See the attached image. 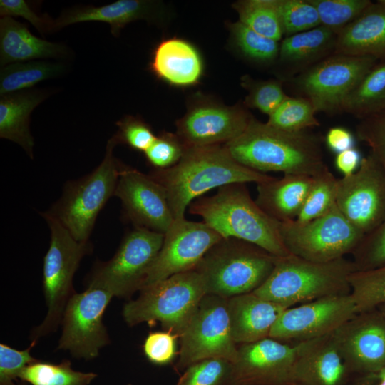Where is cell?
I'll list each match as a JSON object with an SVG mask.
<instances>
[{"instance_id":"obj_1","label":"cell","mask_w":385,"mask_h":385,"mask_svg":"<svg viewBox=\"0 0 385 385\" xmlns=\"http://www.w3.org/2000/svg\"><path fill=\"white\" fill-rule=\"evenodd\" d=\"M224 146L235 161L259 173L315 177L329 169L319 135L282 130L254 118L239 137Z\"/></svg>"},{"instance_id":"obj_2","label":"cell","mask_w":385,"mask_h":385,"mask_svg":"<svg viewBox=\"0 0 385 385\" xmlns=\"http://www.w3.org/2000/svg\"><path fill=\"white\" fill-rule=\"evenodd\" d=\"M148 175L164 189L174 220L184 218L187 207L212 188L273 178L240 165L224 145L187 147L175 165Z\"/></svg>"},{"instance_id":"obj_3","label":"cell","mask_w":385,"mask_h":385,"mask_svg":"<svg viewBox=\"0 0 385 385\" xmlns=\"http://www.w3.org/2000/svg\"><path fill=\"white\" fill-rule=\"evenodd\" d=\"M189 212L201 217L223 238L249 242L277 257L290 255L281 238L280 222L259 207L246 183L225 185L212 196L195 200Z\"/></svg>"},{"instance_id":"obj_4","label":"cell","mask_w":385,"mask_h":385,"mask_svg":"<svg viewBox=\"0 0 385 385\" xmlns=\"http://www.w3.org/2000/svg\"><path fill=\"white\" fill-rule=\"evenodd\" d=\"M355 271L352 260L345 257L328 262H311L292 254L276 257L271 274L252 292L289 308L327 297L350 294L349 279Z\"/></svg>"},{"instance_id":"obj_5","label":"cell","mask_w":385,"mask_h":385,"mask_svg":"<svg viewBox=\"0 0 385 385\" xmlns=\"http://www.w3.org/2000/svg\"><path fill=\"white\" fill-rule=\"evenodd\" d=\"M276 257L249 242L222 238L195 270L202 277L206 294L228 299L260 287L271 274Z\"/></svg>"},{"instance_id":"obj_6","label":"cell","mask_w":385,"mask_h":385,"mask_svg":"<svg viewBox=\"0 0 385 385\" xmlns=\"http://www.w3.org/2000/svg\"><path fill=\"white\" fill-rule=\"evenodd\" d=\"M140 292L135 299L123 306L122 314L127 324L147 322L152 327L159 322L163 330L171 331L179 338L206 294L195 270L172 275Z\"/></svg>"},{"instance_id":"obj_7","label":"cell","mask_w":385,"mask_h":385,"mask_svg":"<svg viewBox=\"0 0 385 385\" xmlns=\"http://www.w3.org/2000/svg\"><path fill=\"white\" fill-rule=\"evenodd\" d=\"M117 144L113 136L101 164L88 175L68 183L62 197L48 211L80 242H88L99 212L114 195L121 165L113 154Z\"/></svg>"},{"instance_id":"obj_8","label":"cell","mask_w":385,"mask_h":385,"mask_svg":"<svg viewBox=\"0 0 385 385\" xmlns=\"http://www.w3.org/2000/svg\"><path fill=\"white\" fill-rule=\"evenodd\" d=\"M51 231V242L43 259V288L48 308L43 322L33 332L32 341L55 331L61 322L70 297L75 293L72 281L88 242L77 241L50 212L43 213Z\"/></svg>"},{"instance_id":"obj_9","label":"cell","mask_w":385,"mask_h":385,"mask_svg":"<svg viewBox=\"0 0 385 385\" xmlns=\"http://www.w3.org/2000/svg\"><path fill=\"white\" fill-rule=\"evenodd\" d=\"M279 232L290 254L314 262H328L351 254L364 236L336 205L306 222H280Z\"/></svg>"},{"instance_id":"obj_10","label":"cell","mask_w":385,"mask_h":385,"mask_svg":"<svg viewBox=\"0 0 385 385\" xmlns=\"http://www.w3.org/2000/svg\"><path fill=\"white\" fill-rule=\"evenodd\" d=\"M163 239V233L135 227L124 237L113 257L96 266L88 287L103 289L118 297H128L140 291Z\"/></svg>"},{"instance_id":"obj_11","label":"cell","mask_w":385,"mask_h":385,"mask_svg":"<svg viewBox=\"0 0 385 385\" xmlns=\"http://www.w3.org/2000/svg\"><path fill=\"white\" fill-rule=\"evenodd\" d=\"M179 339L176 372L208 359L234 361L237 344L231 335L227 299L206 294Z\"/></svg>"},{"instance_id":"obj_12","label":"cell","mask_w":385,"mask_h":385,"mask_svg":"<svg viewBox=\"0 0 385 385\" xmlns=\"http://www.w3.org/2000/svg\"><path fill=\"white\" fill-rule=\"evenodd\" d=\"M369 56L331 55L292 78L294 88L316 113L341 111L348 94L377 63Z\"/></svg>"},{"instance_id":"obj_13","label":"cell","mask_w":385,"mask_h":385,"mask_svg":"<svg viewBox=\"0 0 385 385\" xmlns=\"http://www.w3.org/2000/svg\"><path fill=\"white\" fill-rule=\"evenodd\" d=\"M113 295L101 288L87 287L68 299L62 318L58 349L77 359L90 360L109 343L103 316Z\"/></svg>"},{"instance_id":"obj_14","label":"cell","mask_w":385,"mask_h":385,"mask_svg":"<svg viewBox=\"0 0 385 385\" xmlns=\"http://www.w3.org/2000/svg\"><path fill=\"white\" fill-rule=\"evenodd\" d=\"M336 205L363 235L385 220V170L369 154L358 170L337 180Z\"/></svg>"},{"instance_id":"obj_15","label":"cell","mask_w":385,"mask_h":385,"mask_svg":"<svg viewBox=\"0 0 385 385\" xmlns=\"http://www.w3.org/2000/svg\"><path fill=\"white\" fill-rule=\"evenodd\" d=\"M223 237L202 222L174 220L142 289L172 275L194 270L207 252Z\"/></svg>"},{"instance_id":"obj_16","label":"cell","mask_w":385,"mask_h":385,"mask_svg":"<svg viewBox=\"0 0 385 385\" xmlns=\"http://www.w3.org/2000/svg\"><path fill=\"white\" fill-rule=\"evenodd\" d=\"M356 314L351 294L318 299L286 309L269 337L294 344L332 333Z\"/></svg>"},{"instance_id":"obj_17","label":"cell","mask_w":385,"mask_h":385,"mask_svg":"<svg viewBox=\"0 0 385 385\" xmlns=\"http://www.w3.org/2000/svg\"><path fill=\"white\" fill-rule=\"evenodd\" d=\"M295 345L267 337L237 346L226 385H279L291 381Z\"/></svg>"},{"instance_id":"obj_18","label":"cell","mask_w":385,"mask_h":385,"mask_svg":"<svg viewBox=\"0 0 385 385\" xmlns=\"http://www.w3.org/2000/svg\"><path fill=\"white\" fill-rule=\"evenodd\" d=\"M114 195L135 227L165 234L174 221L163 187L136 169L120 165Z\"/></svg>"},{"instance_id":"obj_19","label":"cell","mask_w":385,"mask_h":385,"mask_svg":"<svg viewBox=\"0 0 385 385\" xmlns=\"http://www.w3.org/2000/svg\"><path fill=\"white\" fill-rule=\"evenodd\" d=\"M334 336L354 374L385 368V317L379 309L356 313L337 328Z\"/></svg>"},{"instance_id":"obj_20","label":"cell","mask_w":385,"mask_h":385,"mask_svg":"<svg viewBox=\"0 0 385 385\" xmlns=\"http://www.w3.org/2000/svg\"><path fill=\"white\" fill-rule=\"evenodd\" d=\"M252 118L240 107L202 105L177 123V135L186 147L225 145L239 137Z\"/></svg>"},{"instance_id":"obj_21","label":"cell","mask_w":385,"mask_h":385,"mask_svg":"<svg viewBox=\"0 0 385 385\" xmlns=\"http://www.w3.org/2000/svg\"><path fill=\"white\" fill-rule=\"evenodd\" d=\"M294 345L290 382L298 385H348L354 375L341 354L334 332Z\"/></svg>"},{"instance_id":"obj_22","label":"cell","mask_w":385,"mask_h":385,"mask_svg":"<svg viewBox=\"0 0 385 385\" xmlns=\"http://www.w3.org/2000/svg\"><path fill=\"white\" fill-rule=\"evenodd\" d=\"M286 309L253 292L228 298L227 309L233 341L242 344L269 337L272 327Z\"/></svg>"},{"instance_id":"obj_23","label":"cell","mask_w":385,"mask_h":385,"mask_svg":"<svg viewBox=\"0 0 385 385\" xmlns=\"http://www.w3.org/2000/svg\"><path fill=\"white\" fill-rule=\"evenodd\" d=\"M334 54L385 60V5L371 3L337 33Z\"/></svg>"},{"instance_id":"obj_24","label":"cell","mask_w":385,"mask_h":385,"mask_svg":"<svg viewBox=\"0 0 385 385\" xmlns=\"http://www.w3.org/2000/svg\"><path fill=\"white\" fill-rule=\"evenodd\" d=\"M71 56L69 48L34 36L23 23L13 17L0 19V66L37 60L65 59Z\"/></svg>"},{"instance_id":"obj_25","label":"cell","mask_w":385,"mask_h":385,"mask_svg":"<svg viewBox=\"0 0 385 385\" xmlns=\"http://www.w3.org/2000/svg\"><path fill=\"white\" fill-rule=\"evenodd\" d=\"M158 10L156 3L144 0H118L101 6H78L65 11L54 19V31L74 24L99 21L108 24L111 34L118 36L130 22L155 19Z\"/></svg>"},{"instance_id":"obj_26","label":"cell","mask_w":385,"mask_h":385,"mask_svg":"<svg viewBox=\"0 0 385 385\" xmlns=\"http://www.w3.org/2000/svg\"><path fill=\"white\" fill-rule=\"evenodd\" d=\"M337 38L334 31L322 25L286 36L279 44L277 58L286 76L293 78L334 54Z\"/></svg>"},{"instance_id":"obj_27","label":"cell","mask_w":385,"mask_h":385,"mask_svg":"<svg viewBox=\"0 0 385 385\" xmlns=\"http://www.w3.org/2000/svg\"><path fill=\"white\" fill-rule=\"evenodd\" d=\"M314 177L284 174L282 178L272 179L257 184L255 200L259 207L279 222L295 220L299 214Z\"/></svg>"},{"instance_id":"obj_28","label":"cell","mask_w":385,"mask_h":385,"mask_svg":"<svg viewBox=\"0 0 385 385\" xmlns=\"http://www.w3.org/2000/svg\"><path fill=\"white\" fill-rule=\"evenodd\" d=\"M49 93L48 90L33 88L0 98V137L19 145L31 158L34 140L29 129L30 115Z\"/></svg>"},{"instance_id":"obj_29","label":"cell","mask_w":385,"mask_h":385,"mask_svg":"<svg viewBox=\"0 0 385 385\" xmlns=\"http://www.w3.org/2000/svg\"><path fill=\"white\" fill-rule=\"evenodd\" d=\"M150 68L157 77L170 84L188 86L199 80L202 63L190 43L173 38L162 41L156 46Z\"/></svg>"},{"instance_id":"obj_30","label":"cell","mask_w":385,"mask_h":385,"mask_svg":"<svg viewBox=\"0 0 385 385\" xmlns=\"http://www.w3.org/2000/svg\"><path fill=\"white\" fill-rule=\"evenodd\" d=\"M66 71L64 63L47 60L6 65L0 69V96L33 88L40 82L59 77Z\"/></svg>"},{"instance_id":"obj_31","label":"cell","mask_w":385,"mask_h":385,"mask_svg":"<svg viewBox=\"0 0 385 385\" xmlns=\"http://www.w3.org/2000/svg\"><path fill=\"white\" fill-rule=\"evenodd\" d=\"M385 108V60L376 63L344 99L341 111L360 120Z\"/></svg>"},{"instance_id":"obj_32","label":"cell","mask_w":385,"mask_h":385,"mask_svg":"<svg viewBox=\"0 0 385 385\" xmlns=\"http://www.w3.org/2000/svg\"><path fill=\"white\" fill-rule=\"evenodd\" d=\"M97 374L73 369L68 360L59 364L40 361L27 365L19 380L31 385H89Z\"/></svg>"},{"instance_id":"obj_33","label":"cell","mask_w":385,"mask_h":385,"mask_svg":"<svg viewBox=\"0 0 385 385\" xmlns=\"http://www.w3.org/2000/svg\"><path fill=\"white\" fill-rule=\"evenodd\" d=\"M240 22L257 33L279 42L284 35L277 0H245L234 4Z\"/></svg>"},{"instance_id":"obj_34","label":"cell","mask_w":385,"mask_h":385,"mask_svg":"<svg viewBox=\"0 0 385 385\" xmlns=\"http://www.w3.org/2000/svg\"><path fill=\"white\" fill-rule=\"evenodd\" d=\"M351 296L356 313L385 305V265L349 276Z\"/></svg>"},{"instance_id":"obj_35","label":"cell","mask_w":385,"mask_h":385,"mask_svg":"<svg viewBox=\"0 0 385 385\" xmlns=\"http://www.w3.org/2000/svg\"><path fill=\"white\" fill-rule=\"evenodd\" d=\"M315 109L311 102L303 97L288 96L270 115L267 123L275 128L299 132L319 126L315 117Z\"/></svg>"},{"instance_id":"obj_36","label":"cell","mask_w":385,"mask_h":385,"mask_svg":"<svg viewBox=\"0 0 385 385\" xmlns=\"http://www.w3.org/2000/svg\"><path fill=\"white\" fill-rule=\"evenodd\" d=\"M337 180L329 169L314 177L313 183L295 221L306 222L328 212L336 205Z\"/></svg>"},{"instance_id":"obj_37","label":"cell","mask_w":385,"mask_h":385,"mask_svg":"<svg viewBox=\"0 0 385 385\" xmlns=\"http://www.w3.org/2000/svg\"><path fill=\"white\" fill-rule=\"evenodd\" d=\"M316 8L321 25L337 34L355 20L372 3L369 0H309Z\"/></svg>"},{"instance_id":"obj_38","label":"cell","mask_w":385,"mask_h":385,"mask_svg":"<svg viewBox=\"0 0 385 385\" xmlns=\"http://www.w3.org/2000/svg\"><path fill=\"white\" fill-rule=\"evenodd\" d=\"M277 6L286 36L321 25L318 12L309 0H277Z\"/></svg>"},{"instance_id":"obj_39","label":"cell","mask_w":385,"mask_h":385,"mask_svg":"<svg viewBox=\"0 0 385 385\" xmlns=\"http://www.w3.org/2000/svg\"><path fill=\"white\" fill-rule=\"evenodd\" d=\"M232 31L237 46L248 58L260 63L277 60L278 41L257 33L240 21L232 25Z\"/></svg>"},{"instance_id":"obj_40","label":"cell","mask_w":385,"mask_h":385,"mask_svg":"<svg viewBox=\"0 0 385 385\" xmlns=\"http://www.w3.org/2000/svg\"><path fill=\"white\" fill-rule=\"evenodd\" d=\"M231 362L222 359H208L187 367L175 385H226Z\"/></svg>"},{"instance_id":"obj_41","label":"cell","mask_w":385,"mask_h":385,"mask_svg":"<svg viewBox=\"0 0 385 385\" xmlns=\"http://www.w3.org/2000/svg\"><path fill=\"white\" fill-rule=\"evenodd\" d=\"M351 255L356 271L372 270L385 265V220L363 237Z\"/></svg>"},{"instance_id":"obj_42","label":"cell","mask_w":385,"mask_h":385,"mask_svg":"<svg viewBox=\"0 0 385 385\" xmlns=\"http://www.w3.org/2000/svg\"><path fill=\"white\" fill-rule=\"evenodd\" d=\"M186 148L177 134L163 132L156 136L144 153L147 161L155 169L161 170L175 165L182 158Z\"/></svg>"},{"instance_id":"obj_43","label":"cell","mask_w":385,"mask_h":385,"mask_svg":"<svg viewBox=\"0 0 385 385\" xmlns=\"http://www.w3.org/2000/svg\"><path fill=\"white\" fill-rule=\"evenodd\" d=\"M356 133L385 170V108L361 119Z\"/></svg>"},{"instance_id":"obj_44","label":"cell","mask_w":385,"mask_h":385,"mask_svg":"<svg viewBox=\"0 0 385 385\" xmlns=\"http://www.w3.org/2000/svg\"><path fill=\"white\" fill-rule=\"evenodd\" d=\"M288 97L283 91L281 82L274 80L252 82L246 103L270 115Z\"/></svg>"},{"instance_id":"obj_45","label":"cell","mask_w":385,"mask_h":385,"mask_svg":"<svg viewBox=\"0 0 385 385\" xmlns=\"http://www.w3.org/2000/svg\"><path fill=\"white\" fill-rule=\"evenodd\" d=\"M178 338L177 334L168 330L150 332L143 345L146 359L158 366L172 363L178 355L177 349Z\"/></svg>"},{"instance_id":"obj_46","label":"cell","mask_w":385,"mask_h":385,"mask_svg":"<svg viewBox=\"0 0 385 385\" xmlns=\"http://www.w3.org/2000/svg\"><path fill=\"white\" fill-rule=\"evenodd\" d=\"M116 125L118 130L113 136L118 143H125L136 150L145 152L156 138L151 128L134 116L123 117L116 122Z\"/></svg>"},{"instance_id":"obj_47","label":"cell","mask_w":385,"mask_h":385,"mask_svg":"<svg viewBox=\"0 0 385 385\" xmlns=\"http://www.w3.org/2000/svg\"><path fill=\"white\" fill-rule=\"evenodd\" d=\"M36 342L32 341L24 350H17L0 344V385H17L21 371L27 365L37 361L30 351Z\"/></svg>"},{"instance_id":"obj_48","label":"cell","mask_w":385,"mask_h":385,"mask_svg":"<svg viewBox=\"0 0 385 385\" xmlns=\"http://www.w3.org/2000/svg\"><path fill=\"white\" fill-rule=\"evenodd\" d=\"M0 15L1 17H22L41 34L55 31L54 19L38 16L24 0H0Z\"/></svg>"},{"instance_id":"obj_49","label":"cell","mask_w":385,"mask_h":385,"mask_svg":"<svg viewBox=\"0 0 385 385\" xmlns=\"http://www.w3.org/2000/svg\"><path fill=\"white\" fill-rule=\"evenodd\" d=\"M325 143L331 151L336 154L354 148L355 138L351 132L344 127H333L329 129L325 136Z\"/></svg>"},{"instance_id":"obj_50","label":"cell","mask_w":385,"mask_h":385,"mask_svg":"<svg viewBox=\"0 0 385 385\" xmlns=\"http://www.w3.org/2000/svg\"><path fill=\"white\" fill-rule=\"evenodd\" d=\"M362 158L361 153L355 148L342 151L336 155L334 165L343 177L354 173L360 166Z\"/></svg>"},{"instance_id":"obj_51","label":"cell","mask_w":385,"mask_h":385,"mask_svg":"<svg viewBox=\"0 0 385 385\" xmlns=\"http://www.w3.org/2000/svg\"><path fill=\"white\" fill-rule=\"evenodd\" d=\"M348 385H385V368L375 372L354 374Z\"/></svg>"},{"instance_id":"obj_52","label":"cell","mask_w":385,"mask_h":385,"mask_svg":"<svg viewBox=\"0 0 385 385\" xmlns=\"http://www.w3.org/2000/svg\"><path fill=\"white\" fill-rule=\"evenodd\" d=\"M379 309V311L381 312V314H383V316L385 317V305L384 306H381L379 308H378Z\"/></svg>"},{"instance_id":"obj_53","label":"cell","mask_w":385,"mask_h":385,"mask_svg":"<svg viewBox=\"0 0 385 385\" xmlns=\"http://www.w3.org/2000/svg\"><path fill=\"white\" fill-rule=\"evenodd\" d=\"M279 385H298L295 383H293V382H287V383H284V384H279Z\"/></svg>"},{"instance_id":"obj_54","label":"cell","mask_w":385,"mask_h":385,"mask_svg":"<svg viewBox=\"0 0 385 385\" xmlns=\"http://www.w3.org/2000/svg\"><path fill=\"white\" fill-rule=\"evenodd\" d=\"M17 385H26V384L25 382L20 381L18 382Z\"/></svg>"},{"instance_id":"obj_55","label":"cell","mask_w":385,"mask_h":385,"mask_svg":"<svg viewBox=\"0 0 385 385\" xmlns=\"http://www.w3.org/2000/svg\"><path fill=\"white\" fill-rule=\"evenodd\" d=\"M377 1L382 4H384V5H385V0H379Z\"/></svg>"},{"instance_id":"obj_56","label":"cell","mask_w":385,"mask_h":385,"mask_svg":"<svg viewBox=\"0 0 385 385\" xmlns=\"http://www.w3.org/2000/svg\"><path fill=\"white\" fill-rule=\"evenodd\" d=\"M125 385H133V384H125Z\"/></svg>"}]
</instances>
